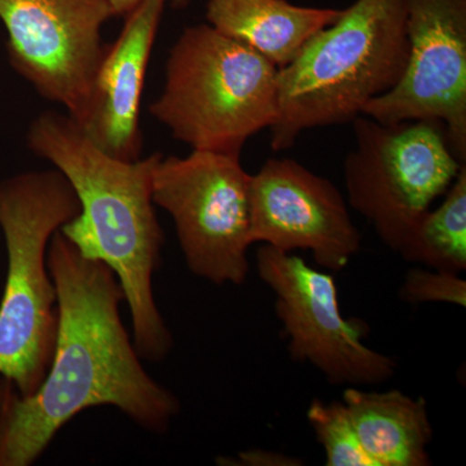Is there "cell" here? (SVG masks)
<instances>
[{
	"mask_svg": "<svg viewBox=\"0 0 466 466\" xmlns=\"http://www.w3.org/2000/svg\"><path fill=\"white\" fill-rule=\"evenodd\" d=\"M47 263L57 294L54 357L38 390L18 395L0 425V466L34 464L61 428L90 408L115 407L156 434L167 433L182 410L177 395L144 370L110 267L86 258L60 229Z\"/></svg>",
	"mask_w": 466,
	"mask_h": 466,
	"instance_id": "6da1fadb",
	"label": "cell"
},
{
	"mask_svg": "<svg viewBox=\"0 0 466 466\" xmlns=\"http://www.w3.org/2000/svg\"><path fill=\"white\" fill-rule=\"evenodd\" d=\"M27 146L66 177L81 210L60 232L76 250L110 267L124 290L133 342L142 360H164L174 346L153 291L161 265L164 229L152 198L162 153L135 161L99 148L67 113L46 110L29 126Z\"/></svg>",
	"mask_w": 466,
	"mask_h": 466,
	"instance_id": "7a4b0ae2",
	"label": "cell"
},
{
	"mask_svg": "<svg viewBox=\"0 0 466 466\" xmlns=\"http://www.w3.org/2000/svg\"><path fill=\"white\" fill-rule=\"evenodd\" d=\"M406 0H355L278 73L275 152L311 128L349 124L395 87L408 60Z\"/></svg>",
	"mask_w": 466,
	"mask_h": 466,
	"instance_id": "3957f363",
	"label": "cell"
},
{
	"mask_svg": "<svg viewBox=\"0 0 466 466\" xmlns=\"http://www.w3.org/2000/svg\"><path fill=\"white\" fill-rule=\"evenodd\" d=\"M81 210L56 168L15 175L0 186V227L8 269L0 302V376L21 398L47 375L57 332L56 287L47 263L55 235Z\"/></svg>",
	"mask_w": 466,
	"mask_h": 466,
	"instance_id": "277c9868",
	"label": "cell"
},
{
	"mask_svg": "<svg viewBox=\"0 0 466 466\" xmlns=\"http://www.w3.org/2000/svg\"><path fill=\"white\" fill-rule=\"evenodd\" d=\"M279 69L208 24L186 27L171 47L164 90L150 115L195 150L240 155L278 118Z\"/></svg>",
	"mask_w": 466,
	"mask_h": 466,
	"instance_id": "5b68a950",
	"label": "cell"
},
{
	"mask_svg": "<svg viewBox=\"0 0 466 466\" xmlns=\"http://www.w3.org/2000/svg\"><path fill=\"white\" fill-rule=\"evenodd\" d=\"M351 124L355 147L343 161L350 207L398 253L462 164L450 148L446 126L437 119L381 124L360 115Z\"/></svg>",
	"mask_w": 466,
	"mask_h": 466,
	"instance_id": "8992f818",
	"label": "cell"
},
{
	"mask_svg": "<svg viewBox=\"0 0 466 466\" xmlns=\"http://www.w3.org/2000/svg\"><path fill=\"white\" fill-rule=\"evenodd\" d=\"M240 157L192 149L162 156L153 174V204L173 218L187 267L216 285L249 275L251 175Z\"/></svg>",
	"mask_w": 466,
	"mask_h": 466,
	"instance_id": "52a82bcc",
	"label": "cell"
},
{
	"mask_svg": "<svg viewBox=\"0 0 466 466\" xmlns=\"http://www.w3.org/2000/svg\"><path fill=\"white\" fill-rule=\"evenodd\" d=\"M257 269L275 294L294 360L311 364L333 385H380L395 375L394 359L363 342L367 325L343 318L332 275L265 244L257 251Z\"/></svg>",
	"mask_w": 466,
	"mask_h": 466,
	"instance_id": "ba28073f",
	"label": "cell"
},
{
	"mask_svg": "<svg viewBox=\"0 0 466 466\" xmlns=\"http://www.w3.org/2000/svg\"><path fill=\"white\" fill-rule=\"evenodd\" d=\"M109 0H0L12 67L76 122L84 115L106 46Z\"/></svg>",
	"mask_w": 466,
	"mask_h": 466,
	"instance_id": "9c48e42d",
	"label": "cell"
},
{
	"mask_svg": "<svg viewBox=\"0 0 466 466\" xmlns=\"http://www.w3.org/2000/svg\"><path fill=\"white\" fill-rule=\"evenodd\" d=\"M410 50L394 88L363 115L381 124L437 119L453 156L466 162V0H406Z\"/></svg>",
	"mask_w": 466,
	"mask_h": 466,
	"instance_id": "30bf717a",
	"label": "cell"
},
{
	"mask_svg": "<svg viewBox=\"0 0 466 466\" xmlns=\"http://www.w3.org/2000/svg\"><path fill=\"white\" fill-rule=\"evenodd\" d=\"M251 244L309 250L329 271L348 267L361 236L330 180L289 158H271L250 179Z\"/></svg>",
	"mask_w": 466,
	"mask_h": 466,
	"instance_id": "8fae6325",
	"label": "cell"
},
{
	"mask_svg": "<svg viewBox=\"0 0 466 466\" xmlns=\"http://www.w3.org/2000/svg\"><path fill=\"white\" fill-rule=\"evenodd\" d=\"M165 3L143 0L126 15L118 38L104 51L84 115L76 122L92 142L116 158L142 157L140 104Z\"/></svg>",
	"mask_w": 466,
	"mask_h": 466,
	"instance_id": "7c38bea8",
	"label": "cell"
},
{
	"mask_svg": "<svg viewBox=\"0 0 466 466\" xmlns=\"http://www.w3.org/2000/svg\"><path fill=\"white\" fill-rule=\"evenodd\" d=\"M342 9L300 7L288 0H208V25L248 46L272 66H289Z\"/></svg>",
	"mask_w": 466,
	"mask_h": 466,
	"instance_id": "4fadbf2b",
	"label": "cell"
},
{
	"mask_svg": "<svg viewBox=\"0 0 466 466\" xmlns=\"http://www.w3.org/2000/svg\"><path fill=\"white\" fill-rule=\"evenodd\" d=\"M342 401L361 447L376 466H429L433 428L424 398L400 390L349 388Z\"/></svg>",
	"mask_w": 466,
	"mask_h": 466,
	"instance_id": "5bb4252c",
	"label": "cell"
},
{
	"mask_svg": "<svg viewBox=\"0 0 466 466\" xmlns=\"http://www.w3.org/2000/svg\"><path fill=\"white\" fill-rule=\"evenodd\" d=\"M407 262L461 274L466 268V164L441 207L417 220L398 250Z\"/></svg>",
	"mask_w": 466,
	"mask_h": 466,
	"instance_id": "9a60e30c",
	"label": "cell"
},
{
	"mask_svg": "<svg viewBox=\"0 0 466 466\" xmlns=\"http://www.w3.org/2000/svg\"><path fill=\"white\" fill-rule=\"evenodd\" d=\"M308 419L317 441L323 447L325 465L376 466L361 447L342 400L330 403L312 400Z\"/></svg>",
	"mask_w": 466,
	"mask_h": 466,
	"instance_id": "2e32d148",
	"label": "cell"
},
{
	"mask_svg": "<svg viewBox=\"0 0 466 466\" xmlns=\"http://www.w3.org/2000/svg\"><path fill=\"white\" fill-rule=\"evenodd\" d=\"M400 297L408 303H449L466 306V281L460 274L441 269L412 268L407 272Z\"/></svg>",
	"mask_w": 466,
	"mask_h": 466,
	"instance_id": "e0dca14e",
	"label": "cell"
},
{
	"mask_svg": "<svg viewBox=\"0 0 466 466\" xmlns=\"http://www.w3.org/2000/svg\"><path fill=\"white\" fill-rule=\"evenodd\" d=\"M225 465H245V466H293L300 465L299 460L291 459L283 453L271 452V451L251 450L247 452L238 453V459L225 460Z\"/></svg>",
	"mask_w": 466,
	"mask_h": 466,
	"instance_id": "ac0fdd59",
	"label": "cell"
},
{
	"mask_svg": "<svg viewBox=\"0 0 466 466\" xmlns=\"http://www.w3.org/2000/svg\"><path fill=\"white\" fill-rule=\"evenodd\" d=\"M18 395L20 394H18L16 386L5 377L0 376V425L3 424V420L7 416L9 408L16 400Z\"/></svg>",
	"mask_w": 466,
	"mask_h": 466,
	"instance_id": "d6986e66",
	"label": "cell"
},
{
	"mask_svg": "<svg viewBox=\"0 0 466 466\" xmlns=\"http://www.w3.org/2000/svg\"><path fill=\"white\" fill-rule=\"evenodd\" d=\"M0 186H2V180H0Z\"/></svg>",
	"mask_w": 466,
	"mask_h": 466,
	"instance_id": "ffe728a7",
	"label": "cell"
}]
</instances>
